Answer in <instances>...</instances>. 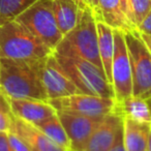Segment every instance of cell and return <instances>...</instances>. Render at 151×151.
Here are the masks:
<instances>
[{
  "label": "cell",
  "instance_id": "cell-1",
  "mask_svg": "<svg viewBox=\"0 0 151 151\" xmlns=\"http://www.w3.org/2000/svg\"><path fill=\"white\" fill-rule=\"evenodd\" d=\"M44 59L14 60L0 57V92L12 99L49 101L42 85Z\"/></svg>",
  "mask_w": 151,
  "mask_h": 151
},
{
  "label": "cell",
  "instance_id": "cell-2",
  "mask_svg": "<svg viewBox=\"0 0 151 151\" xmlns=\"http://www.w3.org/2000/svg\"><path fill=\"white\" fill-rule=\"evenodd\" d=\"M54 52L62 56L88 60L104 70L99 53L96 19L90 7L79 11L76 26L63 36Z\"/></svg>",
  "mask_w": 151,
  "mask_h": 151
},
{
  "label": "cell",
  "instance_id": "cell-3",
  "mask_svg": "<svg viewBox=\"0 0 151 151\" xmlns=\"http://www.w3.org/2000/svg\"><path fill=\"white\" fill-rule=\"evenodd\" d=\"M51 53L53 50L16 20L0 26V57L14 60H40Z\"/></svg>",
  "mask_w": 151,
  "mask_h": 151
},
{
  "label": "cell",
  "instance_id": "cell-4",
  "mask_svg": "<svg viewBox=\"0 0 151 151\" xmlns=\"http://www.w3.org/2000/svg\"><path fill=\"white\" fill-rule=\"evenodd\" d=\"M54 55L73 84L82 93L115 99L113 86L107 80L103 69L79 57L62 56L55 52Z\"/></svg>",
  "mask_w": 151,
  "mask_h": 151
},
{
  "label": "cell",
  "instance_id": "cell-5",
  "mask_svg": "<svg viewBox=\"0 0 151 151\" xmlns=\"http://www.w3.org/2000/svg\"><path fill=\"white\" fill-rule=\"evenodd\" d=\"M16 21L53 51L63 37L55 20L52 0H36Z\"/></svg>",
  "mask_w": 151,
  "mask_h": 151
},
{
  "label": "cell",
  "instance_id": "cell-6",
  "mask_svg": "<svg viewBox=\"0 0 151 151\" xmlns=\"http://www.w3.org/2000/svg\"><path fill=\"white\" fill-rule=\"evenodd\" d=\"M132 79V95L147 99L151 96V54L138 29L124 31Z\"/></svg>",
  "mask_w": 151,
  "mask_h": 151
},
{
  "label": "cell",
  "instance_id": "cell-7",
  "mask_svg": "<svg viewBox=\"0 0 151 151\" xmlns=\"http://www.w3.org/2000/svg\"><path fill=\"white\" fill-rule=\"evenodd\" d=\"M49 103L56 111L59 112L89 117H105L114 111L116 101L111 97L78 93L69 96L50 99Z\"/></svg>",
  "mask_w": 151,
  "mask_h": 151
},
{
  "label": "cell",
  "instance_id": "cell-8",
  "mask_svg": "<svg viewBox=\"0 0 151 151\" xmlns=\"http://www.w3.org/2000/svg\"><path fill=\"white\" fill-rule=\"evenodd\" d=\"M114 54L112 62V86L115 101H119L132 95V79L129 56L126 47L124 31L113 29Z\"/></svg>",
  "mask_w": 151,
  "mask_h": 151
},
{
  "label": "cell",
  "instance_id": "cell-9",
  "mask_svg": "<svg viewBox=\"0 0 151 151\" xmlns=\"http://www.w3.org/2000/svg\"><path fill=\"white\" fill-rule=\"evenodd\" d=\"M42 81L49 101L82 93L58 62L54 52L45 58Z\"/></svg>",
  "mask_w": 151,
  "mask_h": 151
},
{
  "label": "cell",
  "instance_id": "cell-10",
  "mask_svg": "<svg viewBox=\"0 0 151 151\" xmlns=\"http://www.w3.org/2000/svg\"><path fill=\"white\" fill-rule=\"evenodd\" d=\"M57 115L69 139L70 151H84L92 132L104 119L59 111Z\"/></svg>",
  "mask_w": 151,
  "mask_h": 151
},
{
  "label": "cell",
  "instance_id": "cell-11",
  "mask_svg": "<svg viewBox=\"0 0 151 151\" xmlns=\"http://www.w3.org/2000/svg\"><path fill=\"white\" fill-rule=\"evenodd\" d=\"M123 132V118L112 112L92 132L84 151H109Z\"/></svg>",
  "mask_w": 151,
  "mask_h": 151
},
{
  "label": "cell",
  "instance_id": "cell-12",
  "mask_svg": "<svg viewBox=\"0 0 151 151\" xmlns=\"http://www.w3.org/2000/svg\"><path fill=\"white\" fill-rule=\"evenodd\" d=\"M11 118L9 132H14L22 139L32 151H68L53 142L37 126L24 121L21 118L14 115L12 112Z\"/></svg>",
  "mask_w": 151,
  "mask_h": 151
},
{
  "label": "cell",
  "instance_id": "cell-13",
  "mask_svg": "<svg viewBox=\"0 0 151 151\" xmlns=\"http://www.w3.org/2000/svg\"><path fill=\"white\" fill-rule=\"evenodd\" d=\"M5 99L14 115L33 125H38L57 113L49 101L12 97H5Z\"/></svg>",
  "mask_w": 151,
  "mask_h": 151
},
{
  "label": "cell",
  "instance_id": "cell-14",
  "mask_svg": "<svg viewBox=\"0 0 151 151\" xmlns=\"http://www.w3.org/2000/svg\"><path fill=\"white\" fill-rule=\"evenodd\" d=\"M151 123L123 119V144L126 151H147Z\"/></svg>",
  "mask_w": 151,
  "mask_h": 151
},
{
  "label": "cell",
  "instance_id": "cell-15",
  "mask_svg": "<svg viewBox=\"0 0 151 151\" xmlns=\"http://www.w3.org/2000/svg\"><path fill=\"white\" fill-rule=\"evenodd\" d=\"M123 119H132L140 122L151 123V110L146 99L140 96H130L116 101L114 111Z\"/></svg>",
  "mask_w": 151,
  "mask_h": 151
},
{
  "label": "cell",
  "instance_id": "cell-16",
  "mask_svg": "<svg viewBox=\"0 0 151 151\" xmlns=\"http://www.w3.org/2000/svg\"><path fill=\"white\" fill-rule=\"evenodd\" d=\"M99 53L107 80L112 85V62L114 54L113 28L103 21H96Z\"/></svg>",
  "mask_w": 151,
  "mask_h": 151
},
{
  "label": "cell",
  "instance_id": "cell-17",
  "mask_svg": "<svg viewBox=\"0 0 151 151\" xmlns=\"http://www.w3.org/2000/svg\"><path fill=\"white\" fill-rule=\"evenodd\" d=\"M99 11L101 21L105 22L113 29H120L122 31L136 29L124 15L119 0H99Z\"/></svg>",
  "mask_w": 151,
  "mask_h": 151
},
{
  "label": "cell",
  "instance_id": "cell-18",
  "mask_svg": "<svg viewBox=\"0 0 151 151\" xmlns=\"http://www.w3.org/2000/svg\"><path fill=\"white\" fill-rule=\"evenodd\" d=\"M52 5L57 26L64 36L77 24L80 9L73 0H52Z\"/></svg>",
  "mask_w": 151,
  "mask_h": 151
},
{
  "label": "cell",
  "instance_id": "cell-19",
  "mask_svg": "<svg viewBox=\"0 0 151 151\" xmlns=\"http://www.w3.org/2000/svg\"><path fill=\"white\" fill-rule=\"evenodd\" d=\"M42 130L44 134H46L53 142H55L57 145H59L62 148L70 151V143L69 139L67 137V134L59 119L57 113L54 116L47 119L46 121L42 122L38 125H35Z\"/></svg>",
  "mask_w": 151,
  "mask_h": 151
},
{
  "label": "cell",
  "instance_id": "cell-20",
  "mask_svg": "<svg viewBox=\"0 0 151 151\" xmlns=\"http://www.w3.org/2000/svg\"><path fill=\"white\" fill-rule=\"evenodd\" d=\"M36 0H0V26L15 21Z\"/></svg>",
  "mask_w": 151,
  "mask_h": 151
},
{
  "label": "cell",
  "instance_id": "cell-21",
  "mask_svg": "<svg viewBox=\"0 0 151 151\" xmlns=\"http://www.w3.org/2000/svg\"><path fill=\"white\" fill-rule=\"evenodd\" d=\"M134 25L138 26L151 11V0H129Z\"/></svg>",
  "mask_w": 151,
  "mask_h": 151
},
{
  "label": "cell",
  "instance_id": "cell-22",
  "mask_svg": "<svg viewBox=\"0 0 151 151\" xmlns=\"http://www.w3.org/2000/svg\"><path fill=\"white\" fill-rule=\"evenodd\" d=\"M11 110L5 97L1 94L0 99V132H9L11 127Z\"/></svg>",
  "mask_w": 151,
  "mask_h": 151
},
{
  "label": "cell",
  "instance_id": "cell-23",
  "mask_svg": "<svg viewBox=\"0 0 151 151\" xmlns=\"http://www.w3.org/2000/svg\"><path fill=\"white\" fill-rule=\"evenodd\" d=\"M9 141L14 151H32L31 148L14 132H9Z\"/></svg>",
  "mask_w": 151,
  "mask_h": 151
},
{
  "label": "cell",
  "instance_id": "cell-24",
  "mask_svg": "<svg viewBox=\"0 0 151 151\" xmlns=\"http://www.w3.org/2000/svg\"><path fill=\"white\" fill-rule=\"evenodd\" d=\"M137 29L139 32L145 34H150L151 35V11L148 13V15L144 18L142 22L137 26Z\"/></svg>",
  "mask_w": 151,
  "mask_h": 151
},
{
  "label": "cell",
  "instance_id": "cell-25",
  "mask_svg": "<svg viewBox=\"0 0 151 151\" xmlns=\"http://www.w3.org/2000/svg\"><path fill=\"white\" fill-rule=\"evenodd\" d=\"M0 151H14L9 141V132H0Z\"/></svg>",
  "mask_w": 151,
  "mask_h": 151
},
{
  "label": "cell",
  "instance_id": "cell-26",
  "mask_svg": "<svg viewBox=\"0 0 151 151\" xmlns=\"http://www.w3.org/2000/svg\"><path fill=\"white\" fill-rule=\"evenodd\" d=\"M119 2H120V5H121V9H122V11H123L124 15L126 16V18L128 19V21H129L130 23L134 25V21H132V9H130V4H129V0H119ZM134 27H136V26H134Z\"/></svg>",
  "mask_w": 151,
  "mask_h": 151
},
{
  "label": "cell",
  "instance_id": "cell-27",
  "mask_svg": "<svg viewBox=\"0 0 151 151\" xmlns=\"http://www.w3.org/2000/svg\"><path fill=\"white\" fill-rule=\"evenodd\" d=\"M88 6L91 9L96 21H101V11H99V0H87Z\"/></svg>",
  "mask_w": 151,
  "mask_h": 151
},
{
  "label": "cell",
  "instance_id": "cell-28",
  "mask_svg": "<svg viewBox=\"0 0 151 151\" xmlns=\"http://www.w3.org/2000/svg\"><path fill=\"white\" fill-rule=\"evenodd\" d=\"M109 151H126L125 147H124V144H123V132H122V134L119 137L117 142L114 144V146L112 147Z\"/></svg>",
  "mask_w": 151,
  "mask_h": 151
},
{
  "label": "cell",
  "instance_id": "cell-29",
  "mask_svg": "<svg viewBox=\"0 0 151 151\" xmlns=\"http://www.w3.org/2000/svg\"><path fill=\"white\" fill-rule=\"evenodd\" d=\"M138 31H139V30H138ZM140 35H141V37H142V40H143V42H144L146 48L148 49V51L150 52V54H151V35H150V34L141 33V32H140Z\"/></svg>",
  "mask_w": 151,
  "mask_h": 151
},
{
  "label": "cell",
  "instance_id": "cell-30",
  "mask_svg": "<svg viewBox=\"0 0 151 151\" xmlns=\"http://www.w3.org/2000/svg\"><path fill=\"white\" fill-rule=\"evenodd\" d=\"M77 5L79 6L80 9H84L86 7H88V2H87V0H73Z\"/></svg>",
  "mask_w": 151,
  "mask_h": 151
},
{
  "label": "cell",
  "instance_id": "cell-31",
  "mask_svg": "<svg viewBox=\"0 0 151 151\" xmlns=\"http://www.w3.org/2000/svg\"><path fill=\"white\" fill-rule=\"evenodd\" d=\"M147 151H151V132H150V137H149V142H148V149Z\"/></svg>",
  "mask_w": 151,
  "mask_h": 151
},
{
  "label": "cell",
  "instance_id": "cell-32",
  "mask_svg": "<svg viewBox=\"0 0 151 151\" xmlns=\"http://www.w3.org/2000/svg\"><path fill=\"white\" fill-rule=\"evenodd\" d=\"M146 101H147V104L149 105V107L151 108V96L149 97V99H146Z\"/></svg>",
  "mask_w": 151,
  "mask_h": 151
},
{
  "label": "cell",
  "instance_id": "cell-33",
  "mask_svg": "<svg viewBox=\"0 0 151 151\" xmlns=\"http://www.w3.org/2000/svg\"><path fill=\"white\" fill-rule=\"evenodd\" d=\"M0 99H1V92H0Z\"/></svg>",
  "mask_w": 151,
  "mask_h": 151
},
{
  "label": "cell",
  "instance_id": "cell-34",
  "mask_svg": "<svg viewBox=\"0 0 151 151\" xmlns=\"http://www.w3.org/2000/svg\"><path fill=\"white\" fill-rule=\"evenodd\" d=\"M150 110H151V108H150Z\"/></svg>",
  "mask_w": 151,
  "mask_h": 151
},
{
  "label": "cell",
  "instance_id": "cell-35",
  "mask_svg": "<svg viewBox=\"0 0 151 151\" xmlns=\"http://www.w3.org/2000/svg\"></svg>",
  "mask_w": 151,
  "mask_h": 151
}]
</instances>
